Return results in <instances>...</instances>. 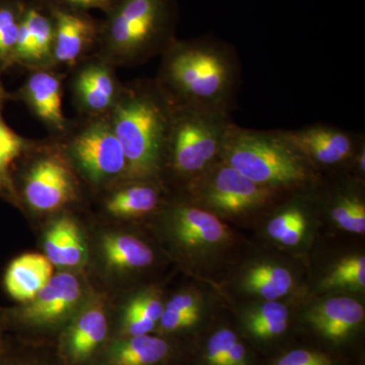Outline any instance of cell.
Listing matches in <instances>:
<instances>
[{
	"label": "cell",
	"instance_id": "obj_2",
	"mask_svg": "<svg viewBox=\"0 0 365 365\" xmlns=\"http://www.w3.org/2000/svg\"><path fill=\"white\" fill-rule=\"evenodd\" d=\"M173 107L155 78L123 83L108 115L123 150L127 180H160Z\"/></svg>",
	"mask_w": 365,
	"mask_h": 365
},
{
	"label": "cell",
	"instance_id": "obj_36",
	"mask_svg": "<svg viewBox=\"0 0 365 365\" xmlns=\"http://www.w3.org/2000/svg\"><path fill=\"white\" fill-rule=\"evenodd\" d=\"M165 309L176 313L192 314L201 313V302L197 295L193 294H180L175 295L168 302Z\"/></svg>",
	"mask_w": 365,
	"mask_h": 365
},
{
	"label": "cell",
	"instance_id": "obj_10",
	"mask_svg": "<svg viewBox=\"0 0 365 365\" xmlns=\"http://www.w3.org/2000/svg\"><path fill=\"white\" fill-rule=\"evenodd\" d=\"M282 136L318 174L321 168L349 165L361 133L339 127L314 124L294 130H280Z\"/></svg>",
	"mask_w": 365,
	"mask_h": 365
},
{
	"label": "cell",
	"instance_id": "obj_40",
	"mask_svg": "<svg viewBox=\"0 0 365 365\" xmlns=\"http://www.w3.org/2000/svg\"><path fill=\"white\" fill-rule=\"evenodd\" d=\"M0 365H49L33 361V360L21 359V357L9 355L4 352V347L0 350Z\"/></svg>",
	"mask_w": 365,
	"mask_h": 365
},
{
	"label": "cell",
	"instance_id": "obj_4",
	"mask_svg": "<svg viewBox=\"0 0 365 365\" xmlns=\"http://www.w3.org/2000/svg\"><path fill=\"white\" fill-rule=\"evenodd\" d=\"M222 160L251 181L281 193L318 182V174L280 130L256 131L232 124Z\"/></svg>",
	"mask_w": 365,
	"mask_h": 365
},
{
	"label": "cell",
	"instance_id": "obj_43",
	"mask_svg": "<svg viewBox=\"0 0 365 365\" xmlns=\"http://www.w3.org/2000/svg\"><path fill=\"white\" fill-rule=\"evenodd\" d=\"M0 190H1V187H0Z\"/></svg>",
	"mask_w": 365,
	"mask_h": 365
},
{
	"label": "cell",
	"instance_id": "obj_27",
	"mask_svg": "<svg viewBox=\"0 0 365 365\" xmlns=\"http://www.w3.org/2000/svg\"><path fill=\"white\" fill-rule=\"evenodd\" d=\"M364 285V256H352L339 262L325 280L327 287L361 289Z\"/></svg>",
	"mask_w": 365,
	"mask_h": 365
},
{
	"label": "cell",
	"instance_id": "obj_16",
	"mask_svg": "<svg viewBox=\"0 0 365 365\" xmlns=\"http://www.w3.org/2000/svg\"><path fill=\"white\" fill-rule=\"evenodd\" d=\"M364 307L350 297H332L311 309L307 314L311 325L327 339L344 340L364 321Z\"/></svg>",
	"mask_w": 365,
	"mask_h": 365
},
{
	"label": "cell",
	"instance_id": "obj_1",
	"mask_svg": "<svg viewBox=\"0 0 365 365\" xmlns=\"http://www.w3.org/2000/svg\"><path fill=\"white\" fill-rule=\"evenodd\" d=\"M160 57L155 81L173 107L230 114L242 74L232 46L209 38L175 39Z\"/></svg>",
	"mask_w": 365,
	"mask_h": 365
},
{
	"label": "cell",
	"instance_id": "obj_39",
	"mask_svg": "<svg viewBox=\"0 0 365 365\" xmlns=\"http://www.w3.org/2000/svg\"><path fill=\"white\" fill-rule=\"evenodd\" d=\"M349 165H351L355 172L359 174L361 178L365 173V137L364 135L360 139L359 144H357L356 150L353 153L351 162Z\"/></svg>",
	"mask_w": 365,
	"mask_h": 365
},
{
	"label": "cell",
	"instance_id": "obj_41",
	"mask_svg": "<svg viewBox=\"0 0 365 365\" xmlns=\"http://www.w3.org/2000/svg\"><path fill=\"white\" fill-rule=\"evenodd\" d=\"M9 93L4 88L0 78V104H6V101H9Z\"/></svg>",
	"mask_w": 365,
	"mask_h": 365
},
{
	"label": "cell",
	"instance_id": "obj_12",
	"mask_svg": "<svg viewBox=\"0 0 365 365\" xmlns=\"http://www.w3.org/2000/svg\"><path fill=\"white\" fill-rule=\"evenodd\" d=\"M44 4L54 23V68L66 73L97 53L101 24L85 11Z\"/></svg>",
	"mask_w": 365,
	"mask_h": 365
},
{
	"label": "cell",
	"instance_id": "obj_11",
	"mask_svg": "<svg viewBox=\"0 0 365 365\" xmlns=\"http://www.w3.org/2000/svg\"><path fill=\"white\" fill-rule=\"evenodd\" d=\"M66 73L58 69H35L29 71L23 85L9 100L25 104L34 117L45 127L48 136L58 138L68 128V119L62 108Z\"/></svg>",
	"mask_w": 365,
	"mask_h": 365
},
{
	"label": "cell",
	"instance_id": "obj_26",
	"mask_svg": "<svg viewBox=\"0 0 365 365\" xmlns=\"http://www.w3.org/2000/svg\"><path fill=\"white\" fill-rule=\"evenodd\" d=\"M330 215L343 230L364 234L365 203L359 191L347 189L335 192L330 200Z\"/></svg>",
	"mask_w": 365,
	"mask_h": 365
},
{
	"label": "cell",
	"instance_id": "obj_13",
	"mask_svg": "<svg viewBox=\"0 0 365 365\" xmlns=\"http://www.w3.org/2000/svg\"><path fill=\"white\" fill-rule=\"evenodd\" d=\"M54 23L45 4H25L14 66L23 67L28 71L54 68Z\"/></svg>",
	"mask_w": 365,
	"mask_h": 365
},
{
	"label": "cell",
	"instance_id": "obj_22",
	"mask_svg": "<svg viewBox=\"0 0 365 365\" xmlns=\"http://www.w3.org/2000/svg\"><path fill=\"white\" fill-rule=\"evenodd\" d=\"M294 285L292 273L275 264H259L250 269L244 278L247 292L262 299L275 300L284 297Z\"/></svg>",
	"mask_w": 365,
	"mask_h": 365
},
{
	"label": "cell",
	"instance_id": "obj_28",
	"mask_svg": "<svg viewBox=\"0 0 365 365\" xmlns=\"http://www.w3.org/2000/svg\"><path fill=\"white\" fill-rule=\"evenodd\" d=\"M62 218H63L62 266L74 267L85 260V245L76 222L68 216H63Z\"/></svg>",
	"mask_w": 365,
	"mask_h": 365
},
{
	"label": "cell",
	"instance_id": "obj_25",
	"mask_svg": "<svg viewBox=\"0 0 365 365\" xmlns=\"http://www.w3.org/2000/svg\"><path fill=\"white\" fill-rule=\"evenodd\" d=\"M289 312L284 304L271 302L252 309L246 316L247 329L259 339H272L287 331Z\"/></svg>",
	"mask_w": 365,
	"mask_h": 365
},
{
	"label": "cell",
	"instance_id": "obj_6",
	"mask_svg": "<svg viewBox=\"0 0 365 365\" xmlns=\"http://www.w3.org/2000/svg\"><path fill=\"white\" fill-rule=\"evenodd\" d=\"M56 139L74 172L102 187L127 180V163L108 117L76 116Z\"/></svg>",
	"mask_w": 365,
	"mask_h": 365
},
{
	"label": "cell",
	"instance_id": "obj_20",
	"mask_svg": "<svg viewBox=\"0 0 365 365\" xmlns=\"http://www.w3.org/2000/svg\"><path fill=\"white\" fill-rule=\"evenodd\" d=\"M169 344L160 338L141 335L117 341L107 353L108 365H155L169 354Z\"/></svg>",
	"mask_w": 365,
	"mask_h": 365
},
{
	"label": "cell",
	"instance_id": "obj_38",
	"mask_svg": "<svg viewBox=\"0 0 365 365\" xmlns=\"http://www.w3.org/2000/svg\"><path fill=\"white\" fill-rule=\"evenodd\" d=\"M247 350L239 339L235 341L228 350L225 365H246Z\"/></svg>",
	"mask_w": 365,
	"mask_h": 365
},
{
	"label": "cell",
	"instance_id": "obj_32",
	"mask_svg": "<svg viewBox=\"0 0 365 365\" xmlns=\"http://www.w3.org/2000/svg\"><path fill=\"white\" fill-rule=\"evenodd\" d=\"M155 326V322L141 316L131 307L127 306L125 309L123 321H122V333L124 334L125 337L148 335L153 330Z\"/></svg>",
	"mask_w": 365,
	"mask_h": 365
},
{
	"label": "cell",
	"instance_id": "obj_23",
	"mask_svg": "<svg viewBox=\"0 0 365 365\" xmlns=\"http://www.w3.org/2000/svg\"><path fill=\"white\" fill-rule=\"evenodd\" d=\"M4 104H0V187L14 193L13 172L33 139L16 133L4 120Z\"/></svg>",
	"mask_w": 365,
	"mask_h": 365
},
{
	"label": "cell",
	"instance_id": "obj_19",
	"mask_svg": "<svg viewBox=\"0 0 365 365\" xmlns=\"http://www.w3.org/2000/svg\"><path fill=\"white\" fill-rule=\"evenodd\" d=\"M107 331V319L102 307H86L73 322L67 336V353L71 361H86L102 344Z\"/></svg>",
	"mask_w": 365,
	"mask_h": 365
},
{
	"label": "cell",
	"instance_id": "obj_35",
	"mask_svg": "<svg viewBox=\"0 0 365 365\" xmlns=\"http://www.w3.org/2000/svg\"><path fill=\"white\" fill-rule=\"evenodd\" d=\"M199 318H200V314L176 313V312L163 309L160 323L163 331L175 332V331L182 330L195 325Z\"/></svg>",
	"mask_w": 365,
	"mask_h": 365
},
{
	"label": "cell",
	"instance_id": "obj_34",
	"mask_svg": "<svg viewBox=\"0 0 365 365\" xmlns=\"http://www.w3.org/2000/svg\"><path fill=\"white\" fill-rule=\"evenodd\" d=\"M119 0H44L46 4H55V6L67 7L74 11H85L97 9L104 11L106 14L110 13Z\"/></svg>",
	"mask_w": 365,
	"mask_h": 365
},
{
	"label": "cell",
	"instance_id": "obj_33",
	"mask_svg": "<svg viewBox=\"0 0 365 365\" xmlns=\"http://www.w3.org/2000/svg\"><path fill=\"white\" fill-rule=\"evenodd\" d=\"M276 365H332V361L322 353L297 349L281 357Z\"/></svg>",
	"mask_w": 365,
	"mask_h": 365
},
{
	"label": "cell",
	"instance_id": "obj_9",
	"mask_svg": "<svg viewBox=\"0 0 365 365\" xmlns=\"http://www.w3.org/2000/svg\"><path fill=\"white\" fill-rule=\"evenodd\" d=\"M66 83L76 116L83 117H108L123 86L116 67L98 54L67 71Z\"/></svg>",
	"mask_w": 365,
	"mask_h": 365
},
{
	"label": "cell",
	"instance_id": "obj_30",
	"mask_svg": "<svg viewBox=\"0 0 365 365\" xmlns=\"http://www.w3.org/2000/svg\"><path fill=\"white\" fill-rule=\"evenodd\" d=\"M132 309L157 324L162 317L163 307L160 297L155 292H145L136 295L128 304Z\"/></svg>",
	"mask_w": 365,
	"mask_h": 365
},
{
	"label": "cell",
	"instance_id": "obj_24",
	"mask_svg": "<svg viewBox=\"0 0 365 365\" xmlns=\"http://www.w3.org/2000/svg\"><path fill=\"white\" fill-rule=\"evenodd\" d=\"M25 4L20 0H0V78L14 66L16 41Z\"/></svg>",
	"mask_w": 365,
	"mask_h": 365
},
{
	"label": "cell",
	"instance_id": "obj_31",
	"mask_svg": "<svg viewBox=\"0 0 365 365\" xmlns=\"http://www.w3.org/2000/svg\"><path fill=\"white\" fill-rule=\"evenodd\" d=\"M62 237H63V220H55L48 230L45 237L46 257L53 265L62 266Z\"/></svg>",
	"mask_w": 365,
	"mask_h": 365
},
{
	"label": "cell",
	"instance_id": "obj_5",
	"mask_svg": "<svg viewBox=\"0 0 365 365\" xmlns=\"http://www.w3.org/2000/svg\"><path fill=\"white\" fill-rule=\"evenodd\" d=\"M232 124L230 115L173 107L162 176L169 170L189 189L222 160Z\"/></svg>",
	"mask_w": 365,
	"mask_h": 365
},
{
	"label": "cell",
	"instance_id": "obj_42",
	"mask_svg": "<svg viewBox=\"0 0 365 365\" xmlns=\"http://www.w3.org/2000/svg\"><path fill=\"white\" fill-rule=\"evenodd\" d=\"M2 344H1V340H0V350H1Z\"/></svg>",
	"mask_w": 365,
	"mask_h": 365
},
{
	"label": "cell",
	"instance_id": "obj_8",
	"mask_svg": "<svg viewBox=\"0 0 365 365\" xmlns=\"http://www.w3.org/2000/svg\"><path fill=\"white\" fill-rule=\"evenodd\" d=\"M188 191L192 202L217 216L248 215L272 205L285 194L251 181L223 160L194 182Z\"/></svg>",
	"mask_w": 365,
	"mask_h": 365
},
{
	"label": "cell",
	"instance_id": "obj_14",
	"mask_svg": "<svg viewBox=\"0 0 365 365\" xmlns=\"http://www.w3.org/2000/svg\"><path fill=\"white\" fill-rule=\"evenodd\" d=\"M173 234L186 248L209 251L227 241V225L217 215L194 203H180L170 210Z\"/></svg>",
	"mask_w": 365,
	"mask_h": 365
},
{
	"label": "cell",
	"instance_id": "obj_21",
	"mask_svg": "<svg viewBox=\"0 0 365 365\" xmlns=\"http://www.w3.org/2000/svg\"><path fill=\"white\" fill-rule=\"evenodd\" d=\"M103 251L108 264L118 269L146 267L153 261L150 247L128 235H108L103 240Z\"/></svg>",
	"mask_w": 365,
	"mask_h": 365
},
{
	"label": "cell",
	"instance_id": "obj_15",
	"mask_svg": "<svg viewBox=\"0 0 365 365\" xmlns=\"http://www.w3.org/2000/svg\"><path fill=\"white\" fill-rule=\"evenodd\" d=\"M81 285L78 278L61 273L48 281L35 299L21 311V318L28 323L50 324L66 317L78 304Z\"/></svg>",
	"mask_w": 365,
	"mask_h": 365
},
{
	"label": "cell",
	"instance_id": "obj_17",
	"mask_svg": "<svg viewBox=\"0 0 365 365\" xmlns=\"http://www.w3.org/2000/svg\"><path fill=\"white\" fill-rule=\"evenodd\" d=\"M160 180H123L114 184L104 205L119 218L140 217L155 211L162 202Z\"/></svg>",
	"mask_w": 365,
	"mask_h": 365
},
{
	"label": "cell",
	"instance_id": "obj_7",
	"mask_svg": "<svg viewBox=\"0 0 365 365\" xmlns=\"http://www.w3.org/2000/svg\"><path fill=\"white\" fill-rule=\"evenodd\" d=\"M21 196L29 207L53 212L78 198V179L56 139L34 140L21 158Z\"/></svg>",
	"mask_w": 365,
	"mask_h": 365
},
{
	"label": "cell",
	"instance_id": "obj_18",
	"mask_svg": "<svg viewBox=\"0 0 365 365\" xmlns=\"http://www.w3.org/2000/svg\"><path fill=\"white\" fill-rule=\"evenodd\" d=\"M52 274V263L47 257L25 254L9 264L4 276V285L13 299L30 302L51 279Z\"/></svg>",
	"mask_w": 365,
	"mask_h": 365
},
{
	"label": "cell",
	"instance_id": "obj_29",
	"mask_svg": "<svg viewBox=\"0 0 365 365\" xmlns=\"http://www.w3.org/2000/svg\"><path fill=\"white\" fill-rule=\"evenodd\" d=\"M237 339L232 330L222 329L209 338L206 346V360L209 365H225L230 346Z\"/></svg>",
	"mask_w": 365,
	"mask_h": 365
},
{
	"label": "cell",
	"instance_id": "obj_3",
	"mask_svg": "<svg viewBox=\"0 0 365 365\" xmlns=\"http://www.w3.org/2000/svg\"><path fill=\"white\" fill-rule=\"evenodd\" d=\"M173 0H119L101 24L98 51L119 67L160 56L176 38Z\"/></svg>",
	"mask_w": 365,
	"mask_h": 365
},
{
	"label": "cell",
	"instance_id": "obj_37",
	"mask_svg": "<svg viewBox=\"0 0 365 365\" xmlns=\"http://www.w3.org/2000/svg\"><path fill=\"white\" fill-rule=\"evenodd\" d=\"M307 225V209L295 220V222L290 225L284 235L279 240L281 244L284 246H297L302 237H304V230Z\"/></svg>",
	"mask_w": 365,
	"mask_h": 365
}]
</instances>
